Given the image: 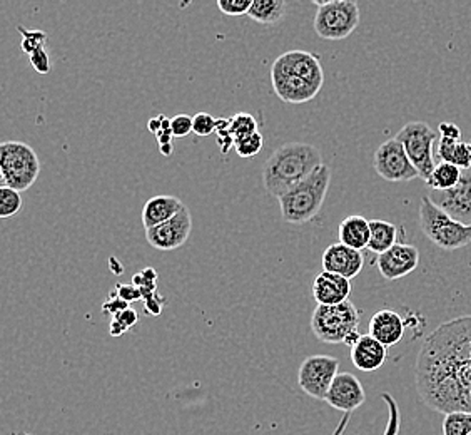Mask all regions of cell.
Masks as SVG:
<instances>
[{"mask_svg":"<svg viewBox=\"0 0 471 435\" xmlns=\"http://www.w3.org/2000/svg\"><path fill=\"white\" fill-rule=\"evenodd\" d=\"M418 395L431 411L471 413V315L439 325L418 354Z\"/></svg>","mask_w":471,"mask_h":435,"instance_id":"cell-1","label":"cell"},{"mask_svg":"<svg viewBox=\"0 0 471 435\" xmlns=\"http://www.w3.org/2000/svg\"><path fill=\"white\" fill-rule=\"evenodd\" d=\"M276 96L286 104H305L315 99L325 84V72L316 54L287 51L271 66Z\"/></svg>","mask_w":471,"mask_h":435,"instance_id":"cell-2","label":"cell"},{"mask_svg":"<svg viewBox=\"0 0 471 435\" xmlns=\"http://www.w3.org/2000/svg\"><path fill=\"white\" fill-rule=\"evenodd\" d=\"M321 166L323 155L316 146L286 143L278 147L264 165V188L271 196L279 200L283 194L309 178Z\"/></svg>","mask_w":471,"mask_h":435,"instance_id":"cell-3","label":"cell"},{"mask_svg":"<svg viewBox=\"0 0 471 435\" xmlns=\"http://www.w3.org/2000/svg\"><path fill=\"white\" fill-rule=\"evenodd\" d=\"M331 184V169L319 167L309 178L279 198L281 216L286 223H309L318 216Z\"/></svg>","mask_w":471,"mask_h":435,"instance_id":"cell-4","label":"cell"},{"mask_svg":"<svg viewBox=\"0 0 471 435\" xmlns=\"http://www.w3.org/2000/svg\"><path fill=\"white\" fill-rule=\"evenodd\" d=\"M419 228L433 245L453 251L471 243V224L453 220L448 213L437 206L429 196L419 203Z\"/></svg>","mask_w":471,"mask_h":435,"instance_id":"cell-5","label":"cell"},{"mask_svg":"<svg viewBox=\"0 0 471 435\" xmlns=\"http://www.w3.org/2000/svg\"><path fill=\"white\" fill-rule=\"evenodd\" d=\"M41 175V159L33 147L21 141L0 145V178L2 186L14 191H27Z\"/></svg>","mask_w":471,"mask_h":435,"instance_id":"cell-6","label":"cell"},{"mask_svg":"<svg viewBox=\"0 0 471 435\" xmlns=\"http://www.w3.org/2000/svg\"><path fill=\"white\" fill-rule=\"evenodd\" d=\"M360 310L353 301L340 305H318L311 317V330L323 344H344L351 334L358 332Z\"/></svg>","mask_w":471,"mask_h":435,"instance_id":"cell-7","label":"cell"},{"mask_svg":"<svg viewBox=\"0 0 471 435\" xmlns=\"http://www.w3.org/2000/svg\"><path fill=\"white\" fill-rule=\"evenodd\" d=\"M315 31L325 41H343L356 31L362 21L360 5L354 0L315 2Z\"/></svg>","mask_w":471,"mask_h":435,"instance_id":"cell-8","label":"cell"},{"mask_svg":"<svg viewBox=\"0 0 471 435\" xmlns=\"http://www.w3.org/2000/svg\"><path fill=\"white\" fill-rule=\"evenodd\" d=\"M435 137L437 133L431 129V126L421 121L406 124L395 136L396 141H400L405 147L406 155L413 166L417 167L419 178L425 181H428L437 166L433 161Z\"/></svg>","mask_w":471,"mask_h":435,"instance_id":"cell-9","label":"cell"},{"mask_svg":"<svg viewBox=\"0 0 471 435\" xmlns=\"http://www.w3.org/2000/svg\"><path fill=\"white\" fill-rule=\"evenodd\" d=\"M340 362L329 355L305 358L297 372V383L305 393L318 401H326L329 389L338 375Z\"/></svg>","mask_w":471,"mask_h":435,"instance_id":"cell-10","label":"cell"},{"mask_svg":"<svg viewBox=\"0 0 471 435\" xmlns=\"http://www.w3.org/2000/svg\"><path fill=\"white\" fill-rule=\"evenodd\" d=\"M372 166L378 173V176H382L386 181H391V183L419 178L417 167L413 166V163L406 155L405 147L400 141H396L395 137L388 139L376 149Z\"/></svg>","mask_w":471,"mask_h":435,"instance_id":"cell-11","label":"cell"},{"mask_svg":"<svg viewBox=\"0 0 471 435\" xmlns=\"http://www.w3.org/2000/svg\"><path fill=\"white\" fill-rule=\"evenodd\" d=\"M193 230V216L184 206L173 220L146 230L147 243L159 251H173L186 243Z\"/></svg>","mask_w":471,"mask_h":435,"instance_id":"cell-12","label":"cell"},{"mask_svg":"<svg viewBox=\"0 0 471 435\" xmlns=\"http://www.w3.org/2000/svg\"><path fill=\"white\" fill-rule=\"evenodd\" d=\"M433 201L445 213L457 222L471 224V171H465L461 181L448 191H433L429 194Z\"/></svg>","mask_w":471,"mask_h":435,"instance_id":"cell-13","label":"cell"},{"mask_svg":"<svg viewBox=\"0 0 471 435\" xmlns=\"http://www.w3.org/2000/svg\"><path fill=\"white\" fill-rule=\"evenodd\" d=\"M419 265V251L417 246L408 243H396L376 260V267L382 277L388 281H396L410 275Z\"/></svg>","mask_w":471,"mask_h":435,"instance_id":"cell-14","label":"cell"},{"mask_svg":"<svg viewBox=\"0 0 471 435\" xmlns=\"http://www.w3.org/2000/svg\"><path fill=\"white\" fill-rule=\"evenodd\" d=\"M364 401H366V393L363 389L362 382L348 372H343L336 375L325 402L336 411L351 413L360 409Z\"/></svg>","mask_w":471,"mask_h":435,"instance_id":"cell-15","label":"cell"},{"mask_svg":"<svg viewBox=\"0 0 471 435\" xmlns=\"http://www.w3.org/2000/svg\"><path fill=\"white\" fill-rule=\"evenodd\" d=\"M321 263H323L325 271L353 279L362 273L363 267H364V257L358 250H353L343 243H334L326 248V251L321 258Z\"/></svg>","mask_w":471,"mask_h":435,"instance_id":"cell-16","label":"cell"},{"mask_svg":"<svg viewBox=\"0 0 471 435\" xmlns=\"http://www.w3.org/2000/svg\"><path fill=\"white\" fill-rule=\"evenodd\" d=\"M351 290V279L325 270L313 281V298L318 305H340L350 300Z\"/></svg>","mask_w":471,"mask_h":435,"instance_id":"cell-17","label":"cell"},{"mask_svg":"<svg viewBox=\"0 0 471 435\" xmlns=\"http://www.w3.org/2000/svg\"><path fill=\"white\" fill-rule=\"evenodd\" d=\"M368 330V335L388 348L403 340L406 324L401 315L393 310H380L372 315Z\"/></svg>","mask_w":471,"mask_h":435,"instance_id":"cell-18","label":"cell"},{"mask_svg":"<svg viewBox=\"0 0 471 435\" xmlns=\"http://www.w3.org/2000/svg\"><path fill=\"white\" fill-rule=\"evenodd\" d=\"M388 357V348L374 340L372 335H363L360 342L351 348V362L362 372H374L383 367Z\"/></svg>","mask_w":471,"mask_h":435,"instance_id":"cell-19","label":"cell"},{"mask_svg":"<svg viewBox=\"0 0 471 435\" xmlns=\"http://www.w3.org/2000/svg\"><path fill=\"white\" fill-rule=\"evenodd\" d=\"M186 204L175 196H154L146 201L143 208V224L146 230H151L154 226L165 223L173 220L177 213L181 212Z\"/></svg>","mask_w":471,"mask_h":435,"instance_id":"cell-20","label":"cell"},{"mask_svg":"<svg viewBox=\"0 0 471 435\" xmlns=\"http://www.w3.org/2000/svg\"><path fill=\"white\" fill-rule=\"evenodd\" d=\"M338 234H340V243L362 251L370 245V236H372L370 222L362 214H351L341 222Z\"/></svg>","mask_w":471,"mask_h":435,"instance_id":"cell-21","label":"cell"},{"mask_svg":"<svg viewBox=\"0 0 471 435\" xmlns=\"http://www.w3.org/2000/svg\"><path fill=\"white\" fill-rule=\"evenodd\" d=\"M370 245L368 250L374 255H383L388 250H391L396 245V238H398V228L395 224L388 223L383 220H372L370 222Z\"/></svg>","mask_w":471,"mask_h":435,"instance_id":"cell-22","label":"cell"},{"mask_svg":"<svg viewBox=\"0 0 471 435\" xmlns=\"http://www.w3.org/2000/svg\"><path fill=\"white\" fill-rule=\"evenodd\" d=\"M438 156L445 163H451L460 169L471 167V143H463L460 139L441 137L438 145Z\"/></svg>","mask_w":471,"mask_h":435,"instance_id":"cell-23","label":"cell"},{"mask_svg":"<svg viewBox=\"0 0 471 435\" xmlns=\"http://www.w3.org/2000/svg\"><path fill=\"white\" fill-rule=\"evenodd\" d=\"M286 7L285 0H254L248 15L254 23L273 25L285 19Z\"/></svg>","mask_w":471,"mask_h":435,"instance_id":"cell-24","label":"cell"},{"mask_svg":"<svg viewBox=\"0 0 471 435\" xmlns=\"http://www.w3.org/2000/svg\"><path fill=\"white\" fill-rule=\"evenodd\" d=\"M461 176H463V169L451 165V163L441 161L433 169L431 176L428 178V188L431 191L451 190V188H455L460 183Z\"/></svg>","mask_w":471,"mask_h":435,"instance_id":"cell-25","label":"cell"},{"mask_svg":"<svg viewBox=\"0 0 471 435\" xmlns=\"http://www.w3.org/2000/svg\"><path fill=\"white\" fill-rule=\"evenodd\" d=\"M383 401L388 405V411H390V417H388V424H386V430L384 435H398L400 432V427H401V421H400V411H398V405H396L395 399L390 395V393H383L382 395ZM351 413H344L343 419H341L340 424L334 429L333 435H343L346 427L350 424Z\"/></svg>","mask_w":471,"mask_h":435,"instance_id":"cell-26","label":"cell"},{"mask_svg":"<svg viewBox=\"0 0 471 435\" xmlns=\"http://www.w3.org/2000/svg\"><path fill=\"white\" fill-rule=\"evenodd\" d=\"M230 131L231 136L234 137V141H240V139H244L251 134L258 133V121L251 114L240 112V114L230 118Z\"/></svg>","mask_w":471,"mask_h":435,"instance_id":"cell-27","label":"cell"},{"mask_svg":"<svg viewBox=\"0 0 471 435\" xmlns=\"http://www.w3.org/2000/svg\"><path fill=\"white\" fill-rule=\"evenodd\" d=\"M443 435H471V413H447L443 419Z\"/></svg>","mask_w":471,"mask_h":435,"instance_id":"cell-28","label":"cell"},{"mask_svg":"<svg viewBox=\"0 0 471 435\" xmlns=\"http://www.w3.org/2000/svg\"><path fill=\"white\" fill-rule=\"evenodd\" d=\"M19 33L23 35V52L27 56H33V52H37L39 49H44L47 44V33L41 29H25L24 25L17 27Z\"/></svg>","mask_w":471,"mask_h":435,"instance_id":"cell-29","label":"cell"},{"mask_svg":"<svg viewBox=\"0 0 471 435\" xmlns=\"http://www.w3.org/2000/svg\"><path fill=\"white\" fill-rule=\"evenodd\" d=\"M23 208V196L19 191L7 186L0 188V218H12Z\"/></svg>","mask_w":471,"mask_h":435,"instance_id":"cell-30","label":"cell"},{"mask_svg":"<svg viewBox=\"0 0 471 435\" xmlns=\"http://www.w3.org/2000/svg\"><path fill=\"white\" fill-rule=\"evenodd\" d=\"M264 139L263 134L254 133L244 139H240L234 143V149H236V155L244 159H250V157L258 156L263 149Z\"/></svg>","mask_w":471,"mask_h":435,"instance_id":"cell-31","label":"cell"},{"mask_svg":"<svg viewBox=\"0 0 471 435\" xmlns=\"http://www.w3.org/2000/svg\"><path fill=\"white\" fill-rule=\"evenodd\" d=\"M216 123L218 119H214L208 112H199L193 118V133L208 137L211 134H216Z\"/></svg>","mask_w":471,"mask_h":435,"instance_id":"cell-32","label":"cell"},{"mask_svg":"<svg viewBox=\"0 0 471 435\" xmlns=\"http://www.w3.org/2000/svg\"><path fill=\"white\" fill-rule=\"evenodd\" d=\"M254 0H218L216 5L226 15H248Z\"/></svg>","mask_w":471,"mask_h":435,"instance_id":"cell-33","label":"cell"},{"mask_svg":"<svg viewBox=\"0 0 471 435\" xmlns=\"http://www.w3.org/2000/svg\"><path fill=\"white\" fill-rule=\"evenodd\" d=\"M171 131L174 137H186L193 133V118L187 114H177L171 119Z\"/></svg>","mask_w":471,"mask_h":435,"instance_id":"cell-34","label":"cell"},{"mask_svg":"<svg viewBox=\"0 0 471 435\" xmlns=\"http://www.w3.org/2000/svg\"><path fill=\"white\" fill-rule=\"evenodd\" d=\"M127 308H131V305H129L127 301L121 300V298L116 295V291H112L109 300L102 305V313L112 315V318H114L116 315H119V313L127 310Z\"/></svg>","mask_w":471,"mask_h":435,"instance_id":"cell-35","label":"cell"},{"mask_svg":"<svg viewBox=\"0 0 471 435\" xmlns=\"http://www.w3.org/2000/svg\"><path fill=\"white\" fill-rule=\"evenodd\" d=\"M116 295L121 298V300L127 301L129 305L134 301L143 300V291L139 287H136L134 283L131 285H118L116 287Z\"/></svg>","mask_w":471,"mask_h":435,"instance_id":"cell-36","label":"cell"},{"mask_svg":"<svg viewBox=\"0 0 471 435\" xmlns=\"http://www.w3.org/2000/svg\"><path fill=\"white\" fill-rule=\"evenodd\" d=\"M31 59V64H33L35 72L39 74H49L51 72V57L47 54V51L44 49H39L37 52H33Z\"/></svg>","mask_w":471,"mask_h":435,"instance_id":"cell-37","label":"cell"},{"mask_svg":"<svg viewBox=\"0 0 471 435\" xmlns=\"http://www.w3.org/2000/svg\"><path fill=\"white\" fill-rule=\"evenodd\" d=\"M163 305H165V300L159 295H153L151 298L146 300V313L161 315L163 313Z\"/></svg>","mask_w":471,"mask_h":435,"instance_id":"cell-38","label":"cell"},{"mask_svg":"<svg viewBox=\"0 0 471 435\" xmlns=\"http://www.w3.org/2000/svg\"><path fill=\"white\" fill-rule=\"evenodd\" d=\"M114 318H116V320H119L121 324L126 325L127 328L134 326V325L137 324V320H139L137 312H136L134 308H127V310H124V312L119 313V315H116Z\"/></svg>","mask_w":471,"mask_h":435,"instance_id":"cell-39","label":"cell"},{"mask_svg":"<svg viewBox=\"0 0 471 435\" xmlns=\"http://www.w3.org/2000/svg\"><path fill=\"white\" fill-rule=\"evenodd\" d=\"M439 133L441 137H449V139H460L461 131L457 124L441 123L439 124Z\"/></svg>","mask_w":471,"mask_h":435,"instance_id":"cell-40","label":"cell"},{"mask_svg":"<svg viewBox=\"0 0 471 435\" xmlns=\"http://www.w3.org/2000/svg\"><path fill=\"white\" fill-rule=\"evenodd\" d=\"M167 119L165 116H155L153 119H149L147 121V129L151 131L153 134L161 133L163 131V126H165V121Z\"/></svg>","mask_w":471,"mask_h":435,"instance_id":"cell-41","label":"cell"},{"mask_svg":"<svg viewBox=\"0 0 471 435\" xmlns=\"http://www.w3.org/2000/svg\"><path fill=\"white\" fill-rule=\"evenodd\" d=\"M129 328L126 326V325L121 324L119 320H116V318H112V322H110L109 332L112 336H121V335L126 334Z\"/></svg>","mask_w":471,"mask_h":435,"instance_id":"cell-42","label":"cell"},{"mask_svg":"<svg viewBox=\"0 0 471 435\" xmlns=\"http://www.w3.org/2000/svg\"><path fill=\"white\" fill-rule=\"evenodd\" d=\"M155 137H157V143L159 146L163 145H171V141H173V131L171 129H167V131H161V133L155 134Z\"/></svg>","mask_w":471,"mask_h":435,"instance_id":"cell-43","label":"cell"},{"mask_svg":"<svg viewBox=\"0 0 471 435\" xmlns=\"http://www.w3.org/2000/svg\"><path fill=\"white\" fill-rule=\"evenodd\" d=\"M159 151L163 156H171L173 155V145L159 146Z\"/></svg>","mask_w":471,"mask_h":435,"instance_id":"cell-44","label":"cell"},{"mask_svg":"<svg viewBox=\"0 0 471 435\" xmlns=\"http://www.w3.org/2000/svg\"><path fill=\"white\" fill-rule=\"evenodd\" d=\"M110 265H112V270H114V273H122L124 271V268L119 267V265H116V258H110Z\"/></svg>","mask_w":471,"mask_h":435,"instance_id":"cell-45","label":"cell"}]
</instances>
